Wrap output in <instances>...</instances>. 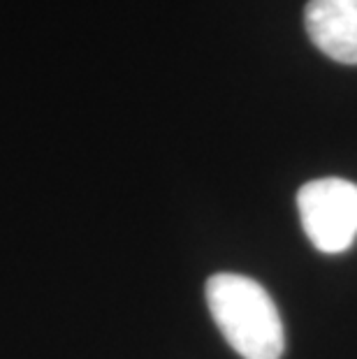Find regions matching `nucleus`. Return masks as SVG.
Masks as SVG:
<instances>
[{
    "mask_svg": "<svg viewBox=\"0 0 357 359\" xmlns=\"http://www.w3.org/2000/svg\"><path fill=\"white\" fill-rule=\"evenodd\" d=\"M207 304L234 353L244 359H281L283 320L260 283L241 273H216L207 280Z\"/></svg>",
    "mask_w": 357,
    "mask_h": 359,
    "instance_id": "obj_1",
    "label": "nucleus"
},
{
    "mask_svg": "<svg viewBox=\"0 0 357 359\" xmlns=\"http://www.w3.org/2000/svg\"><path fill=\"white\" fill-rule=\"evenodd\" d=\"M297 209L304 232L321 253H344L357 239V183L339 177L304 183Z\"/></svg>",
    "mask_w": 357,
    "mask_h": 359,
    "instance_id": "obj_2",
    "label": "nucleus"
},
{
    "mask_svg": "<svg viewBox=\"0 0 357 359\" xmlns=\"http://www.w3.org/2000/svg\"><path fill=\"white\" fill-rule=\"evenodd\" d=\"M304 26L325 56L357 65V0H309Z\"/></svg>",
    "mask_w": 357,
    "mask_h": 359,
    "instance_id": "obj_3",
    "label": "nucleus"
}]
</instances>
